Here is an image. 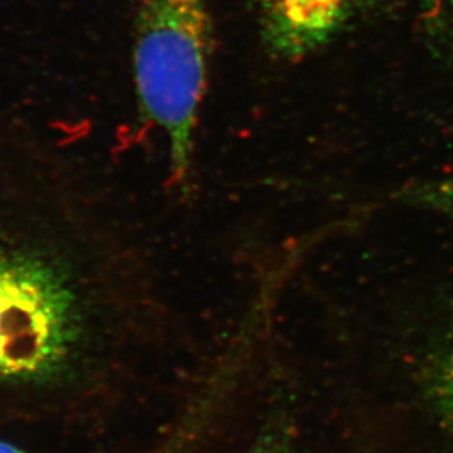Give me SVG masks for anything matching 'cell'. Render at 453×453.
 <instances>
[{"mask_svg":"<svg viewBox=\"0 0 453 453\" xmlns=\"http://www.w3.org/2000/svg\"><path fill=\"white\" fill-rule=\"evenodd\" d=\"M150 247L69 154L24 127L0 163V415L97 432L175 349Z\"/></svg>","mask_w":453,"mask_h":453,"instance_id":"obj_1","label":"cell"},{"mask_svg":"<svg viewBox=\"0 0 453 453\" xmlns=\"http://www.w3.org/2000/svg\"><path fill=\"white\" fill-rule=\"evenodd\" d=\"M211 50L209 0H137L133 71L138 103L166 140L171 182L184 193L194 176Z\"/></svg>","mask_w":453,"mask_h":453,"instance_id":"obj_2","label":"cell"},{"mask_svg":"<svg viewBox=\"0 0 453 453\" xmlns=\"http://www.w3.org/2000/svg\"><path fill=\"white\" fill-rule=\"evenodd\" d=\"M270 53L296 62L332 43L364 0H249Z\"/></svg>","mask_w":453,"mask_h":453,"instance_id":"obj_3","label":"cell"},{"mask_svg":"<svg viewBox=\"0 0 453 453\" xmlns=\"http://www.w3.org/2000/svg\"><path fill=\"white\" fill-rule=\"evenodd\" d=\"M426 392L437 414L453 428V332L428 364Z\"/></svg>","mask_w":453,"mask_h":453,"instance_id":"obj_4","label":"cell"},{"mask_svg":"<svg viewBox=\"0 0 453 453\" xmlns=\"http://www.w3.org/2000/svg\"><path fill=\"white\" fill-rule=\"evenodd\" d=\"M395 197L415 209L428 210L453 219V175L406 185Z\"/></svg>","mask_w":453,"mask_h":453,"instance_id":"obj_5","label":"cell"},{"mask_svg":"<svg viewBox=\"0 0 453 453\" xmlns=\"http://www.w3.org/2000/svg\"><path fill=\"white\" fill-rule=\"evenodd\" d=\"M236 453H298L292 433L282 419H265L256 428L245 448Z\"/></svg>","mask_w":453,"mask_h":453,"instance_id":"obj_6","label":"cell"},{"mask_svg":"<svg viewBox=\"0 0 453 453\" xmlns=\"http://www.w3.org/2000/svg\"><path fill=\"white\" fill-rule=\"evenodd\" d=\"M423 26L432 39L453 40V0H418Z\"/></svg>","mask_w":453,"mask_h":453,"instance_id":"obj_7","label":"cell"},{"mask_svg":"<svg viewBox=\"0 0 453 453\" xmlns=\"http://www.w3.org/2000/svg\"><path fill=\"white\" fill-rule=\"evenodd\" d=\"M0 453H31L12 441H0Z\"/></svg>","mask_w":453,"mask_h":453,"instance_id":"obj_8","label":"cell"},{"mask_svg":"<svg viewBox=\"0 0 453 453\" xmlns=\"http://www.w3.org/2000/svg\"><path fill=\"white\" fill-rule=\"evenodd\" d=\"M153 453H175V452H173V449H172L171 446L166 445V443H163V445L160 446V448H158V449Z\"/></svg>","mask_w":453,"mask_h":453,"instance_id":"obj_9","label":"cell"}]
</instances>
